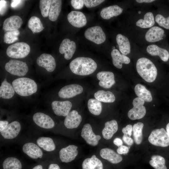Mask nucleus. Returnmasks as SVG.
Returning a JSON list of instances; mask_svg holds the SVG:
<instances>
[{"label":"nucleus","instance_id":"25","mask_svg":"<svg viewBox=\"0 0 169 169\" xmlns=\"http://www.w3.org/2000/svg\"><path fill=\"white\" fill-rule=\"evenodd\" d=\"M113 65L118 69H121L122 64H127L130 62V58L126 56L121 54L117 49H113L111 53Z\"/></svg>","mask_w":169,"mask_h":169},{"label":"nucleus","instance_id":"53","mask_svg":"<svg viewBox=\"0 0 169 169\" xmlns=\"http://www.w3.org/2000/svg\"><path fill=\"white\" fill-rule=\"evenodd\" d=\"M48 169H60V168L57 164H52L49 165Z\"/></svg>","mask_w":169,"mask_h":169},{"label":"nucleus","instance_id":"21","mask_svg":"<svg viewBox=\"0 0 169 169\" xmlns=\"http://www.w3.org/2000/svg\"><path fill=\"white\" fill-rule=\"evenodd\" d=\"M164 35V31L162 28L157 26H154L147 31L145 38L149 42H155L162 39Z\"/></svg>","mask_w":169,"mask_h":169},{"label":"nucleus","instance_id":"37","mask_svg":"<svg viewBox=\"0 0 169 169\" xmlns=\"http://www.w3.org/2000/svg\"><path fill=\"white\" fill-rule=\"evenodd\" d=\"M88 107L89 111L95 115H99L102 111V104L101 102L95 99L91 98L89 100Z\"/></svg>","mask_w":169,"mask_h":169},{"label":"nucleus","instance_id":"18","mask_svg":"<svg viewBox=\"0 0 169 169\" xmlns=\"http://www.w3.org/2000/svg\"><path fill=\"white\" fill-rule=\"evenodd\" d=\"M21 129V126L19 122L13 121L8 125L5 129L0 132L2 136L6 139H13L16 137Z\"/></svg>","mask_w":169,"mask_h":169},{"label":"nucleus","instance_id":"45","mask_svg":"<svg viewBox=\"0 0 169 169\" xmlns=\"http://www.w3.org/2000/svg\"><path fill=\"white\" fill-rule=\"evenodd\" d=\"M71 3L74 8L77 9H81L84 4V1L83 0H72Z\"/></svg>","mask_w":169,"mask_h":169},{"label":"nucleus","instance_id":"9","mask_svg":"<svg viewBox=\"0 0 169 169\" xmlns=\"http://www.w3.org/2000/svg\"><path fill=\"white\" fill-rule=\"evenodd\" d=\"M83 87L77 84H73L64 86L58 93L59 96L61 98H69L81 93Z\"/></svg>","mask_w":169,"mask_h":169},{"label":"nucleus","instance_id":"17","mask_svg":"<svg viewBox=\"0 0 169 169\" xmlns=\"http://www.w3.org/2000/svg\"><path fill=\"white\" fill-rule=\"evenodd\" d=\"M67 18L70 24L75 27H83L87 23L85 16L81 12L72 11L68 14Z\"/></svg>","mask_w":169,"mask_h":169},{"label":"nucleus","instance_id":"22","mask_svg":"<svg viewBox=\"0 0 169 169\" xmlns=\"http://www.w3.org/2000/svg\"><path fill=\"white\" fill-rule=\"evenodd\" d=\"M23 152L33 159L41 158L43 152L38 146L32 142H28L24 144L23 147Z\"/></svg>","mask_w":169,"mask_h":169},{"label":"nucleus","instance_id":"20","mask_svg":"<svg viewBox=\"0 0 169 169\" xmlns=\"http://www.w3.org/2000/svg\"><path fill=\"white\" fill-rule=\"evenodd\" d=\"M23 23V20L20 17L17 15L12 16L5 20L3 28L5 32L18 30Z\"/></svg>","mask_w":169,"mask_h":169},{"label":"nucleus","instance_id":"38","mask_svg":"<svg viewBox=\"0 0 169 169\" xmlns=\"http://www.w3.org/2000/svg\"><path fill=\"white\" fill-rule=\"evenodd\" d=\"M144 124L141 122H138L134 125L132 127L133 136L135 143L140 144L143 138L142 130Z\"/></svg>","mask_w":169,"mask_h":169},{"label":"nucleus","instance_id":"11","mask_svg":"<svg viewBox=\"0 0 169 169\" xmlns=\"http://www.w3.org/2000/svg\"><path fill=\"white\" fill-rule=\"evenodd\" d=\"M33 120L38 126L42 128L49 129L55 125L53 120L48 115L42 112H37L34 114Z\"/></svg>","mask_w":169,"mask_h":169},{"label":"nucleus","instance_id":"28","mask_svg":"<svg viewBox=\"0 0 169 169\" xmlns=\"http://www.w3.org/2000/svg\"><path fill=\"white\" fill-rule=\"evenodd\" d=\"M116 39L119 50L122 54L125 55L130 53L131 45L128 39L121 34H118Z\"/></svg>","mask_w":169,"mask_h":169},{"label":"nucleus","instance_id":"35","mask_svg":"<svg viewBox=\"0 0 169 169\" xmlns=\"http://www.w3.org/2000/svg\"><path fill=\"white\" fill-rule=\"evenodd\" d=\"M36 142L38 145L45 151H51L54 150L55 148V146L53 140L50 137H40L38 139Z\"/></svg>","mask_w":169,"mask_h":169},{"label":"nucleus","instance_id":"32","mask_svg":"<svg viewBox=\"0 0 169 169\" xmlns=\"http://www.w3.org/2000/svg\"><path fill=\"white\" fill-rule=\"evenodd\" d=\"M135 93L139 97L145 101L151 102L152 100V96L150 92L143 85L137 84L134 88Z\"/></svg>","mask_w":169,"mask_h":169},{"label":"nucleus","instance_id":"31","mask_svg":"<svg viewBox=\"0 0 169 169\" xmlns=\"http://www.w3.org/2000/svg\"><path fill=\"white\" fill-rule=\"evenodd\" d=\"M61 0H51V5L49 14V18L50 20L52 21H55L57 20L61 10Z\"/></svg>","mask_w":169,"mask_h":169},{"label":"nucleus","instance_id":"4","mask_svg":"<svg viewBox=\"0 0 169 169\" xmlns=\"http://www.w3.org/2000/svg\"><path fill=\"white\" fill-rule=\"evenodd\" d=\"M30 51V46L23 42H18L9 46L6 50V54L9 57L14 59H22L26 57Z\"/></svg>","mask_w":169,"mask_h":169},{"label":"nucleus","instance_id":"5","mask_svg":"<svg viewBox=\"0 0 169 169\" xmlns=\"http://www.w3.org/2000/svg\"><path fill=\"white\" fill-rule=\"evenodd\" d=\"M148 141L154 146L166 147L169 146V135L163 128L155 129L150 134Z\"/></svg>","mask_w":169,"mask_h":169},{"label":"nucleus","instance_id":"24","mask_svg":"<svg viewBox=\"0 0 169 169\" xmlns=\"http://www.w3.org/2000/svg\"><path fill=\"white\" fill-rule=\"evenodd\" d=\"M148 53L152 56H158L163 61H167L169 58L168 52L166 49L159 47L155 44L148 45L146 48Z\"/></svg>","mask_w":169,"mask_h":169},{"label":"nucleus","instance_id":"58","mask_svg":"<svg viewBox=\"0 0 169 169\" xmlns=\"http://www.w3.org/2000/svg\"></svg>","mask_w":169,"mask_h":169},{"label":"nucleus","instance_id":"23","mask_svg":"<svg viewBox=\"0 0 169 169\" xmlns=\"http://www.w3.org/2000/svg\"><path fill=\"white\" fill-rule=\"evenodd\" d=\"M100 153L102 158L113 164L118 163L122 160V157L120 154L110 148H103L100 150Z\"/></svg>","mask_w":169,"mask_h":169},{"label":"nucleus","instance_id":"49","mask_svg":"<svg viewBox=\"0 0 169 169\" xmlns=\"http://www.w3.org/2000/svg\"><path fill=\"white\" fill-rule=\"evenodd\" d=\"M122 139L124 142L128 146H131L133 143V139L128 136L123 135Z\"/></svg>","mask_w":169,"mask_h":169},{"label":"nucleus","instance_id":"6","mask_svg":"<svg viewBox=\"0 0 169 169\" xmlns=\"http://www.w3.org/2000/svg\"><path fill=\"white\" fill-rule=\"evenodd\" d=\"M6 70L11 74L23 76L28 73V68L27 64L22 61L11 59L5 65Z\"/></svg>","mask_w":169,"mask_h":169},{"label":"nucleus","instance_id":"26","mask_svg":"<svg viewBox=\"0 0 169 169\" xmlns=\"http://www.w3.org/2000/svg\"><path fill=\"white\" fill-rule=\"evenodd\" d=\"M123 9L117 5L110 6L103 8L100 13L101 16L105 19H109L120 14Z\"/></svg>","mask_w":169,"mask_h":169},{"label":"nucleus","instance_id":"54","mask_svg":"<svg viewBox=\"0 0 169 169\" xmlns=\"http://www.w3.org/2000/svg\"><path fill=\"white\" fill-rule=\"evenodd\" d=\"M136 1L138 3H150L153 1H154V0H136Z\"/></svg>","mask_w":169,"mask_h":169},{"label":"nucleus","instance_id":"50","mask_svg":"<svg viewBox=\"0 0 169 169\" xmlns=\"http://www.w3.org/2000/svg\"><path fill=\"white\" fill-rule=\"evenodd\" d=\"M8 124V122L6 120H0V131L3 130Z\"/></svg>","mask_w":169,"mask_h":169},{"label":"nucleus","instance_id":"42","mask_svg":"<svg viewBox=\"0 0 169 169\" xmlns=\"http://www.w3.org/2000/svg\"><path fill=\"white\" fill-rule=\"evenodd\" d=\"M51 3V0H40L39 8L43 17L45 18L49 16Z\"/></svg>","mask_w":169,"mask_h":169},{"label":"nucleus","instance_id":"19","mask_svg":"<svg viewBox=\"0 0 169 169\" xmlns=\"http://www.w3.org/2000/svg\"><path fill=\"white\" fill-rule=\"evenodd\" d=\"M82 118L77 111L73 110L70 111L66 116L64 124L68 129L77 127L81 122Z\"/></svg>","mask_w":169,"mask_h":169},{"label":"nucleus","instance_id":"48","mask_svg":"<svg viewBox=\"0 0 169 169\" xmlns=\"http://www.w3.org/2000/svg\"><path fill=\"white\" fill-rule=\"evenodd\" d=\"M0 15H3L6 12L7 7V2L5 0L0 1Z\"/></svg>","mask_w":169,"mask_h":169},{"label":"nucleus","instance_id":"39","mask_svg":"<svg viewBox=\"0 0 169 169\" xmlns=\"http://www.w3.org/2000/svg\"><path fill=\"white\" fill-rule=\"evenodd\" d=\"M3 169H22V165L20 161L14 157H8L3 162Z\"/></svg>","mask_w":169,"mask_h":169},{"label":"nucleus","instance_id":"10","mask_svg":"<svg viewBox=\"0 0 169 169\" xmlns=\"http://www.w3.org/2000/svg\"><path fill=\"white\" fill-rule=\"evenodd\" d=\"M81 136L88 144L93 146H97L101 138L100 135L95 134L91 125L89 123L84 125Z\"/></svg>","mask_w":169,"mask_h":169},{"label":"nucleus","instance_id":"43","mask_svg":"<svg viewBox=\"0 0 169 169\" xmlns=\"http://www.w3.org/2000/svg\"><path fill=\"white\" fill-rule=\"evenodd\" d=\"M156 22L160 26L166 29H169V16L165 18L160 14H157L155 18Z\"/></svg>","mask_w":169,"mask_h":169},{"label":"nucleus","instance_id":"34","mask_svg":"<svg viewBox=\"0 0 169 169\" xmlns=\"http://www.w3.org/2000/svg\"><path fill=\"white\" fill-rule=\"evenodd\" d=\"M155 23L154 18L152 13L148 12L144 15V19H140L136 23V25L142 28H149Z\"/></svg>","mask_w":169,"mask_h":169},{"label":"nucleus","instance_id":"1","mask_svg":"<svg viewBox=\"0 0 169 169\" xmlns=\"http://www.w3.org/2000/svg\"><path fill=\"white\" fill-rule=\"evenodd\" d=\"M69 68L73 73L85 76L94 72L97 69V64L94 60L90 58L78 57L71 61Z\"/></svg>","mask_w":169,"mask_h":169},{"label":"nucleus","instance_id":"27","mask_svg":"<svg viewBox=\"0 0 169 169\" xmlns=\"http://www.w3.org/2000/svg\"><path fill=\"white\" fill-rule=\"evenodd\" d=\"M118 125L117 122L113 120L106 122L105 126L102 131L103 138L106 140L110 139L117 131Z\"/></svg>","mask_w":169,"mask_h":169},{"label":"nucleus","instance_id":"36","mask_svg":"<svg viewBox=\"0 0 169 169\" xmlns=\"http://www.w3.org/2000/svg\"><path fill=\"white\" fill-rule=\"evenodd\" d=\"M28 25L33 33H39L44 28L40 19L35 16L30 18L28 22Z\"/></svg>","mask_w":169,"mask_h":169},{"label":"nucleus","instance_id":"52","mask_svg":"<svg viewBox=\"0 0 169 169\" xmlns=\"http://www.w3.org/2000/svg\"><path fill=\"white\" fill-rule=\"evenodd\" d=\"M22 0H12L11 6L12 8H16L22 1Z\"/></svg>","mask_w":169,"mask_h":169},{"label":"nucleus","instance_id":"2","mask_svg":"<svg viewBox=\"0 0 169 169\" xmlns=\"http://www.w3.org/2000/svg\"><path fill=\"white\" fill-rule=\"evenodd\" d=\"M136 69L138 74L146 82L151 83L155 80L157 74V69L149 59L145 57L138 59L136 63Z\"/></svg>","mask_w":169,"mask_h":169},{"label":"nucleus","instance_id":"46","mask_svg":"<svg viewBox=\"0 0 169 169\" xmlns=\"http://www.w3.org/2000/svg\"><path fill=\"white\" fill-rule=\"evenodd\" d=\"M132 127L131 125H127L125 127L122 128V131L124 135L128 136L131 137L132 135Z\"/></svg>","mask_w":169,"mask_h":169},{"label":"nucleus","instance_id":"57","mask_svg":"<svg viewBox=\"0 0 169 169\" xmlns=\"http://www.w3.org/2000/svg\"><path fill=\"white\" fill-rule=\"evenodd\" d=\"M138 13H139V14H141V11H139L138 12Z\"/></svg>","mask_w":169,"mask_h":169},{"label":"nucleus","instance_id":"3","mask_svg":"<svg viewBox=\"0 0 169 169\" xmlns=\"http://www.w3.org/2000/svg\"><path fill=\"white\" fill-rule=\"evenodd\" d=\"M15 92L22 96H27L36 93L37 85L33 79L26 77H21L14 80L12 83Z\"/></svg>","mask_w":169,"mask_h":169},{"label":"nucleus","instance_id":"40","mask_svg":"<svg viewBox=\"0 0 169 169\" xmlns=\"http://www.w3.org/2000/svg\"><path fill=\"white\" fill-rule=\"evenodd\" d=\"M151 160L149 161L150 164L155 169H167L165 165L164 158L159 155H153Z\"/></svg>","mask_w":169,"mask_h":169},{"label":"nucleus","instance_id":"55","mask_svg":"<svg viewBox=\"0 0 169 169\" xmlns=\"http://www.w3.org/2000/svg\"><path fill=\"white\" fill-rule=\"evenodd\" d=\"M32 169H43V167L41 165H38L34 167Z\"/></svg>","mask_w":169,"mask_h":169},{"label":"nucleus","instance_id":"12","mask_svg":"<svg viewBox=\"0 0 169 169\" xmlns=\"http://www.w3.org/2000/svg\"><path fill=\"white\" fill-rule=\"evenodd\" d=\"M36 63L38 65L50 72H53L56 67L54 58L52 55L48 54H41L37 58Z\"/></svg>","mask_w":169,"mask_h":169},{"label":"nucleus","instance_id":"7","mask_svg":"<svg viewBox=\"0 0 169 169\" xmlns=\"http://www.w3.org/2000/svg\"><path fill=\"white\" fill-rule=\"evenodd\" d=\"M145 101L139 98H135L133 101V107L128 113L129 118L132 120H138L143 118L146 115V110L143 105Z\"/></svg>","mask_w":169,"mask_h":169},{"label":"nucleus","instance_id":"47","mask_svg":"<svg viewBox=\"0 0 169 169\" xmlns=\"http://www.w3.org/2000/svg\"><path fill=\"white\" fill-rule=\"evenodd\" d=\"M129 148L125 146L122 145L118 147L117 149V153L120 155L127 153L129 151Z\"/></svg>","mask_w":169,"mask_h":169},{"label":"nucleus","instance_id":"13","mask_svg":"<svg viewBox=\"0 0 169 169\" xmlns=\"http://www.w3.org/2000/svg\"><path fill=\"white\" fill-rule=\"evenodd\" d=\"M51 106L54 113L58 116H66L70 112L72 107V103L69 101H54Z\"/></svg>","mask_w":169,"mask_h":169},{"label":"nucleus","instance_id":"16","mask_svg":"<svg viewBox=\"0 0 169 169\" xmlns=\"http://www.w3.org/2000/svg\"><path fill=\"white\" fill-rule=\"evenodd\" d=\"M96 76L100 80L99 85L103 88H110L115 83L114 75L111 72H100L97 74Z\"/></svg>","mask_w":169,"mask_h":169},{"label":"nucleus","instance_id":"30","mask_svg":"<svg viewBox=\"0 0 169 169\" xmlns=\"http://www.w3.org/2000/svg\"><path fill=\"white\" fill-rule=\"evenodd\" d=\"M15 92L12 85L5 79L0 87V97L4 99H10L14 96Z\"/></svg>","mask_w":169,"mask_h":169},{"label":"nucleus","instance_id":"41","mask_svg":"<svg viewBox=\"0 0 169 169\" xmlns=\"http://www.w3.org/2000/svg\"><path fill=\"white\" fill-rule=\"evenodd\" d=\"M20 32L18 30L6 32L3 37L4 42L7 44H10L18 39Z\"/></svg>","mask_w":169,"mask_h":169},{"label":"nucleus","instance_id":"8","mask_svg":"<svg viewBox=\"0 0 169 169\" xmlns=\"http://www.w3.org/2000/svg\"><path fill=\"white\" fill-rule=\"evenodd\" d=\"M85 38L97 44L104 43L106 39L105 35L102 28L95 26L87 28L84 33Z\"/></svg>","mask_w":169,"mask_h":169},{"label":"nucleus","instance_id":"15","mask_svg":"<svg viewBox=\"0 0 169 169\" xmlns=\"http://www.w3.org/2000/svg\"><path fill=\"white\" fill-rule=\"evenodd\" d=\"M78 147L74 145H70L61 149L59 152L61 161L65 163L71 161L74 159L78 154Z\"/></svg>","mask_w":169,"mask_h":169},{"label":"nucleus","instance_id":"44","mask_svg":"<svg viewBox=\"0 0 169 169\" xmlns=\"http://www.w3.org/2000/svg\"><path fill=\"white\" fill-rule=\"evenodd\" d=\"M85 6L88 8H93L99 5L105 0H84Z\"/></svg>","mask_w":169,"mask_h":169},{"label":"nucleus","instance_id":"56","mask_svg":"<svg viewBox=\"0 0 169 169\" xmlns=\"http://www.w3.org/2000/svg\"><path fill=\"white\" fill-rule=\"evenodd\" d=\"M166 131L169 135V122L166 125Z\"/></svg>","mask_w":169,"mask_h":169},{"label":"nucleus","instance_id":"33","mask_svg":"<svg viewBox=\"0 0 169 169\" xmlns=\"http://www.w3.org/2000/svg\"><path fill=\"white\" fill-rule=\"evenodd\" d=\"M96 99L100 102L105 103H112L115 100V97L114 94L110 91L99 90L96 92L94 95Z\"/></svg>","mask_w":169,"mask_h":169},{"label":"nucleus","instance_id":"14","mask_svg":"<svg viewBox=\"0 0 169 169\" xmlns=\"http://www.w3.org/2000/svg\"><path fill=\"white\" fill-rule=\"evenodd\" d=\"M76 49L75 43L68 38L64 39L61 43L59 51L61 54H64V58L67 60L70 59Z\"/></svg>","mask_w":169,"mask_h":169},{"label":"nucleus","instance_id":"29","mask_svg":"<svg viewBox=\"0 0 169 169\" xmlns=\"http://www.w3.org/2000/svg\"><path fill=\"white\" fill-rule=\"evenodd\" d=\"M83 169H103L101 161L95 155L85 159L82 164Z\"/></svg>","mask_w":169,"mask_h":169},{"label":"nucleus","instance_id":"51","mask_svg":"<svg viewBox=\"0 0 169 169\" xmlns=\"http://www.w3.org/2000/svg\"><path fill=\"white\" fill-rule=\"evenodd\" d=\"M113 143L114 144L118 147L121 146L123 144L122 141L119 138H115L113 141Z\"/></svg>","mask_w":169,"mask_h":169}]
</instances>
